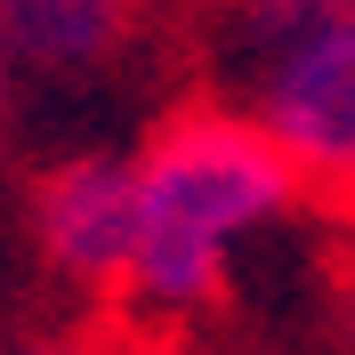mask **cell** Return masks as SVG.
Returning a JSON list of instances; mask_svg holds the SVG:
<instances>
[{
  "label": "cell",
  "instance_id": "3957f363",
  "mask_svg": "<svg viewBox=\"0 0 355 355\" xmlns=\"http://www.w3.org/2000/svg\"><path fill=\"white\" fill-rule=\"evenodd\" d=\"M24 243H33V259H41L49 283L121 307L130 243H137V178H130V154H113V146L57 154L41 178H33V194H24Z\"/></svg>",
  "mask_w": 355,
  "mask_h": 355
},
{
  "label": "cell",
  "instance_id": "52a82bcc",
  "mask_svg": "<svg viewBox=\"0 0 355 355\" xmlns=\"http://www.w3.org/2000/svg\"><path fill=\"white\" fill-rule=\"evenodd\" d=\"M0 355H130L97 331H24V339H0Z\"/></svg>",
  "mask_w": 355,
  "mask_h": 355
},
{
  "label": "cell",
  "instance_id": "277c9868",
  "mask_svg": "<svg viewBox=\"0 0 355 355\" xmlns=\"http://www.w3.org/2000/svg\"><path fill=\"white\" fill-rule=\"evenodd\" d=\"M146 0H0V57L17 73L81 81L137 41Z\"/></svg>",
  "mask_w": 355,
  "mask_h": 355
},
{
  "label": "cell",
  "instance_id": "7a4b0ae2",
  "mask_svg": "<svg viewBox=\"0 0 355 355\" xmlns=\"http://www.w3.org/2000/svg\"><path fill=\"white\" fill-rule=\"evenodd\" d=\"M243 113L291 162L299 194L355 210V24H323L243 65Z\"/></svg>",
  "mask_w": 355,
  "mask_h": 355
},
{
  "label": "cell",
  "instance_id": "5b68a950",
  "mask_svg": "<svg viewBox=\"0 0 355 355\" xmlns=\"http://www.w3.org/2000/svg\"><path fill=\"white\" fill-rule=\"evenodd\" d=\"M323 24H355V0H226L218 8V49H226V65L243 73L250 57L299 41V33H323Z\"/></svg>",
  "mask_w": 355,
  "mask_h": 355
},
{
  "label": "cell",
  "instance_id": "ba28073f",
  "mask_svg": "<svg viewBox=\"0 0 355 355\" xmlns=\"http://www.w3.org/2000/svg\"><path fill=\"white\" fill-rule=\"evenodd\" d=\"M8 97H17V65L0 57V130H8Z\"/></svg>",
  "mask_w": 355,
  "mask_h": 355
},
{
  "label": "cell",
  "instance_id": "6da1fadb",
  "mask_svg": "<svg viewBox=\"0 0 355 355\" xmlns=\"http://www.w3.org/2000/svg\"><path fill=\"white\" fill-rule=\"evenodd\" d=\"M137 243L121 307L137 323H202L234 299L243 250L299 210V178L243 105H178L130 146Z\"/></svg>",
  "mask_w": 355,
  "mask_h": 355
},
{
  "label": "cell",
  "instance_id": "8992f818",
  "mask_svg": "<svg viewBox=\"0 0 355 355\" xmlns=\"http://www.w3.org/2000/svg\"><path fill=\"white\" fill-rule=\"evenodd\" d=\"M331 355H355V226H347L339 266H331Z\"/></svg>",
  "mask_w": 355,
  "mask_h": 355
}]
</instances>
